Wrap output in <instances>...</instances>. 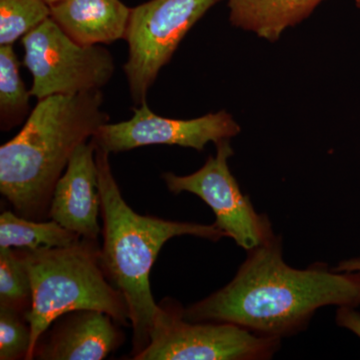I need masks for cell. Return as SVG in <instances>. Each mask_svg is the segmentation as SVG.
Instances as JSON below:
<instances>
[{
  "label": "cell",
  "instance_id": "cell-1",
  "mask_svg": "<svg viewBox=\"0 0 360 360\" xmlns=\"http://www.w3.org/2000/svg\"><path fill=\"white\" fill-rule=\"evenodd\" d=\"M248 252L231 283L184 309L186 321L229 322L281 340L304 330L321 307L360 304L359 272L321 262L293 269L283 260L281 236Z\"/></svg>",
  "mask_w": 360,
  "mask_h": 360
},
{
  "label": "cell",
  "instance_id": "cell-14",
  "mask_svg": "<svg viewBox=\"0 0 360 360\" xmlns=\"http://www.w3.org/2000/svg\"><path fill=\"white\" fill-rule=\"evenodd\" d=\"M80 238L82 236L52 219H28L13 212H4L0 215V248L28 250L63 248Z\"/></svg>",
  "mask_w": 360,
  "mask_h": 360
},
{
  "label": "cell",
  "instance_id": "cell-8",
  "mask_svg": "<svg viewBox=\"0 0 360 360\" xmlns=\"http://www.w3.org/2000/svg\"><path fill=\"white\" fill-rule=\"evenodd\" d=\"M217 155H210L205 165L189 175L165 172L162 179L172 193H193L212 208L215 222L226 238L250 251L274 238L271 224L265 214L253 207L250 196L241 191L231 174L229 158L233 155L231 139L217 142Z\"/></svg>",
  "mask_w": 360,
  "mask_h": 360
},
{
  "label": "cell",
  "instance_id": "cell-2",
  "mask_svg": "<svg viewBox=\"0 0 360 360\" xmlns=\"http://www.w3.org/2000/svg\"><path fill=\"white\" fill-rule=\"evenodd\" d=\"M101 89L37 101L22 129L0 148V193L14 212L49 219L54 187L78 146L110 122Z\"/></svg>",
  "mask_w": 360,
  "mask_h": 360
},
{
  "label": "cell",
  "instance_id": "cell-10",
  "mask_svg": "<svg viewBox=\"0 0 360 360\" xmlns=\"http://www.w3.org/2000/svg\"><path fill=\"white\" fill-rule=\"evenodd\" d=\"M118 326L110 314L99 310L68 312L39 338L33 359L103 360L124 340Z\"/></svg>",
  "mask_w": 360,
  "mask_h": 360
},
{
  "label": "cell",
  "instance_id": "cell-7",
  "mask_svg": "<svg viewBox=\"0 0 360 360\" xmlns=\"http://www.w3.org/2000/svg\"><path fill=\"white\" fill-rule=\"evenodd\" d=\"M20 40L23 65L32 75L30 94L37 101L101 89L115 73V59L108 49L77 44L51 18Z\"/></svg>",
  "mask_w": 360,
  "mask_h": 360
},
{
  "label": "cell",
  "instance_id": "cell-20",
  "mask_svg": "<svg viewBox=\"0 0 360 360\" xmlns=\"http://www.w3.org/2000/svg\"><path fill=\"white\" fill-rule=\"evenodd\" d=\"M333 269L336 272H359L360 274V258L343 260Z\"/></svg>",
  "mask_w": 360,
  "mask_h": 360
},
{
  "label": "cell",
  "instance_id": "cell-4",
  "mask_svg": "<svg viewBox=\"0 0 360 360\" xmlns=\"http://www.w3.org/2000/svg\"><path fill=\"white\" fill-rule=\"evenodd\" d=\"M22 250L30 281L32 302L26 319L32 329L28 360L49 326L61 315L75 310H99L120 326L130 323L129 309L122 291L104 271L97 240L82 238L63 248Z\"/></svg>",
  "mask_w": 360,
  "mask_h": 360
},
{
  "label": "cell",
  "instance_id": "cell-15",
  "mask_svg": "<svg viewBox=\"0 0 360 360\" xmlns=\"http://www.w3.org/2000/svg\"><path fill=\"white\" fill-rule=\"evenodd\" d=\"M30 90L20 75V63L13 45L0 46V129L18 127L30 116Z\"/></svg>",
  "mask_w": 360,
  "mask_h": 360
},
{
  "label": "cell",
  "instance_id": "cell-3",
  "mask_svg": "<svg viewBox=\"0 0 360 360\" xmlns=\"http://www.w3.org/2000/svg\"><path fill=\"white\" fill-rule=\"evenodd\" d=\"M103 219L101 262L106 276L122 291L129 305L134 331L132 356L148 345L158 304L150 288V270L169 239L191 236L217 241L226 238L217 224L172 221L141 215L123 200L113 176L110 153L96 146Z\"/></svg>",
  "mask_w": 360,
  "mask_h": 360
},
{
  "label": "cell",
  "instance_id": "cell-19",
  "mask_svg": "<svg viewBox=\"0 0 360 360\" xmlns=\"http://www.w3.org/2000/svg\"><path fill=\"white\" fill-rule=\"evenodd\" d=\"M336 322L341 328L352 330L360 338V314L352 307H340L336 312Z\"/></svg>",
  "mask_w": 360,
  "mask_h": 360
},
{
  "label": "cell",
  "instance_id": "cell-9",
  "mask_svg": "<svg viewBox=\"0 0 360 360\" xmlns=\"http://www.w3.org/2000/svg\"><path fill=\"white\" fill-rule=\"evenodd\" d=\"M135 106L130 120L108 122L99 127L91 139L94 144L110 155L160 144L201 151L210 142L217 144L231 139L241 130L232 115L224 110L193 120H174L156 115L148 101Z\"/></svg>",
  "mask_w": 360,
  "mask_h": 360
},
{
  "label": "cell",
  "instance_id": "cell-21",
  "mask_svg": "<svg viewBox=\"0 0 360 360\" xmlns=\"http://www.w3.org/2000/svg\"><path fill=\"white\" fill-rule=\"evenodd\" d=\"M44 1L46 2L49 6H51V4H56V2H58V0H44Z\"/></svg>",
  "mask_w": 360,
  "mask_h": 360
},
{
  "label": "cell",
  "instance_id": "cell-18",
  "mask_svg": "<svg viewBox=\"0 0 360 360\" xmlns=\"http://www.w3.org/2000/svg\"><path fill=\"white\" fill-rule=\"evenodd\" d=\"M32 329L25 312L0 307V359H28Z\"/></svg>",
  "mask_w": 360,
  "mask_h": 360
},
{
  "label": "cell",
  "instance_id": "cell-11",
  "mask_svg": "<svg viewBox=\"0 0 360 360\" xmlns=\"http://www.w3.org/2000/svg\"><path fill=\"white\" fill-rule=\"evenodd\" d=\"M99 214L96 144L90 139L78 146L54 187L49 217L82 238L97 240L103 232Z\"/></svg>",
  "mask_w": 360,
  "mask_h": 360
},
{
  "label": "cell",
  "instance_id": "cell-13",
  "mask_svg": "<svg viewBox=\"0 0 360 360\" xmlns=\"http://www.w3.org/2000/svg\"><path fill=\"white\" fill-rule=\"evenodd\" d=\"M324 0H229L234 27L276 42L284 30L309 18Z\"/></svg>",
  "mask_w": 360,
  "mask_h": 360
},
{
  "label": "cell",
  "instance_id": "cell-16",
  "mask_svg": "<svg viewBox=\"0 0 360 360\" xmlns=\"http://www.w3.org/2000/svg\"><path fill=\"white\" fill-rule=\"evenodd\" d=\"M32 302V281L22 250L0 248V307L26 314Z\"/></svg>",
  "mask_w": 360,
  "mask_h": 360
},
{
  "label": "cell",
  "instance_id": "cell-5",
  "mask_svg": "<svg viewBox=\"0 0 360 360\" xmlns=\"http://www.w3.org/2000/svg\"><path fill=\"white\" fill-rule=\"evenodd\" d=\"M158 307L148 345L134 360H264L281 348V338L229 322L186 321L174 300Z\"/></svg>",
  "mask_w": 360,
  "mask_h": 360
},
{
  "label": "cell",
  "instance_id": "cell-12",
  "mask_svg": "<svg viewBox=\"0 0 360 360\" xmlns=\"http://www.w3.org/2000/svg\"><path fill=\"white\" fill-rule=\"evenodd\" d=\"M131 8L122 0H58L51 18L82 45L110 44L125 39Z\"/></svg>",
  "mask_w": 360,
  "mask_h": 360
},
{
  "label": "cell",
  "instance_id": "cell-6",
  "mask_svg": "<svg viewBox=\"0 0 360 360\" xmlns=\"http://www.w3.org/2000/svg\"><path fill=\"white\" fill-rule=\"evenodd\" d=\"M222 0H149L131 8L123 65L135 105L146 103L160 70L198 21Z\"/></svg>",
  "mask_w": 360,
  "mask_h": 360
},
{
  "label": "cell",
  "instance_id": "cell-17",
  "mask_svg": "<svg viewBox=\"0 0 360 360\" xmlns=\"http://www.w3.org/2000/svg\"><path fill=\"white\" fill-rule=\"evenodd\" d=\"M49 18L44 0H0V46L13 45Z\"/></svg>",
  "mask_w": 360,
  "mask_h": 360
}]
</instances>
